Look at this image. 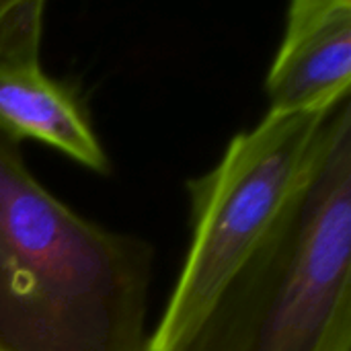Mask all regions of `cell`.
Here are the masks:
<instances>
[{"label": "cell", "instance_id": "1", "mask_svg": "<svg viewBox=\"0 0 351 351\" xmlns=\"http://www.w3.org/2000/svg\"><path fill=\"white\" fill-rule=\"evenodd\" d=\"M152 251L51 195L0 130V351H148Z\"/></svg>", "mask_w": 351, "mask_h": 351}, {"label": "cell", "instance_id": "3", "mask_svg": "<svg viewBox=\"0 0 351 351\" xmlns=\"http://www.w3.org/2000/svg\"><path fill=\"white\" fill-rule=\"evenodd\" d=\"M333 105L294 113L269 111L228 144L210 175L191 183V247L148 339V351H179L197 331L228 282L280 220Z\"/></svg>", "mask_w": 351, "mask_h": 351}, {"label": "cell", "instance_id": "4", "mask_svg": "<svg viewBox=\"0 0 351 351\" xmlns=\"http://www.w3.org/2000/svg\"><path fill=\"white\" fill-rule=\"evenodd\" d=\"M351 2L296 0L267 74L269 111L329 107L350 95Z\"/></svg>", "mask_w": 351, "mask_h": 351}, {"label": "cell", "instance_id": "2", "mask_svg": "<svg viewBox=\"0 0 351 351\" xmlns=\"http://www.w3.org/2000/svg\"><path fill=\"white\" fill-rule=\"evenodd\" d=\"M351 99L329 111L271 232L179 351H350Z\"/></svg>", "mask_w": 351, "mask_h": 351}, {"label": "cell", "instance_id": "5", "mask_svg": "<svg viewBox=\"0 0 351 351\" xmlns=\"http://www.w3.org/2000/svg\"><path fill=\"white\" fill-rule=\"evenodd\" d=\"M0 130L19 142L41 140L93 171L105 173L109 167L74 95L39 66L0 68Z\"/></svg>", "mask_w": 351, "mask_h": 351}, {"label": "cell", "instance_id": "6", "mask_svg": "<svg viewBox=\"0 0 351 351\" xmlns=\"http://www.w3.org/2000/svg\"><path fill=\"white\" fill-rule=\"evenodd\" d=\"M41 0H0V68L39 66Z\"/></svg>", "mask_w": 351, "mask_h": 351}]
</instances>
